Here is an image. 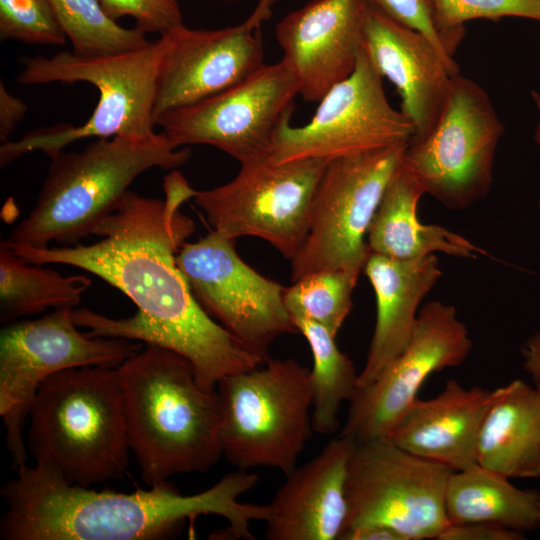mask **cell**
<instances>
[{
	"instance_id": "6da1fadb",
	"label": "cell",
	"mask_w": 540,
	"mask_h": 540,
	"mask_svg": "<svg viewBox=\"0 0 540 540\" xmlns=\"http://www.w3.org/2000/svg\"><path fill=\"white\" fill-rule=\"evenodd\" d=\"M164 199L128 190L96 225L91 244L11 249L34 264H65L88 271L120 290L137 312L114 319L86 307L72 309L90 337L122 338L164 347L193 365L206 389L225 376L265 363L209 316L192 294L177 253L194 231L181 206L195 189L178 171L164 178Z\"/></svg>"
},
{
	"instance_id": "7a4b0ae2",
	"label": "cell",
	"mask_w": 540,
	"mask_h": 540,
	"mask_svg": "<svg viewBox=\"0 0 540 540\" xmlns=\"http://www.w3.org/2000/svg\"><path fill=\"white\" fill-rule=\"evenodd\" d=\"M258 482V476L238 470L212 487L183 495L170 482L132 493L96 491L69 484L55 470L27 464L6 482L1 496L6 509L0 520L1 540H164L189 522L194 533L200 515L227 520L222 539L253 540L252 520L266 521L269 506L239 501Z\"/></svg>"
},
{
	"instance_id": "3957f363",
	"label": "cell",
	"mask_w": 540,
	"mask_h": 540,
	"mask_svg": "<svg viewBox=\"0 0 540 540\" xmlns=\"http://www.w3.org/2000/svg\"><path fill=\"white\" fill-rule=\"evenodd\" d=\"M130 450L156 486L183 473H206L223 456L222 404L200 385L192 363L147 344L118 367Z\"/></svg>"
},
{
	"instance_id": "277c9868",
	"label": "cell",
	"mask_w": 540,
	"mask_h": 540,
	"mask_svg": "<svg viewBox=\"0 0 540 540\" xmlns=\"http://www.w3.org/2000/svg\"><path fill=\"white\" fill-rule=\"evenodd\" d=\"M191 150L175 148L163 132L151 138H98L80 151L51 157L37 200L1 244L45 248L77 244L117 205L145 171L174 169L188 162Z\"/></svg>"
},
{
	"instance_id": "5b68a950",
	"label": "cell",
	"mask_w": 540,
	"mask_h": 540,
	"mask_svg": "<svg viewBox=\"0 0 540 540\" xmlns=\"http://www.w3.org/2000/svg\"><path fill=\"white\" fill-rule=\"evenodd\" d=\"M117 367H75L42 382L25 438L35 464L82 487L123 478L131 450Z\"/></svg>"
},
{
	"instance_id": "8992f818",
	"label": "cell",
	"mask_w": 540,
	"mask_h": 540,
	"mask_svg": "<svg viewBox=\"0 0 540 540\" xmlns=\"http://www.w3.org/2000/svg\"><path fill=\"white\" fill-rule=\"evenodd\" d=\"M169 46L168 33L146 47L117 55L87 58L72 51L51 57H23L17 81L23 85L86 82L99 94L91 116L82 125L57 124L27 132L2 143L0 165L41 151L50 158L86 138L124 137L144 140L156 135L153 111L159 73Z\"/></svg>"
},
{
	"instance_id": "52a82bcc",
	"label": "cell",
	"mask_w": 540,
	"mask_h": 540,
	"mask_svg": "<svg viewBox=\"0 0 540 540\" xmlns=\"http://www.w3.org/2000/svg\"><path fill=\"white\" fill-rule=\"evenodd\" d=\"M222 455L238 470L270 467L289 475L310 439L311 371L293 359L270 358L222 378Z\"/></svg>"
},
{
	"instance_id": "ba28073f",
	"label": "cell",
	"mask_w": 540,
	"mask_h": 540,
	"mask_svg": "<svg viewBox=\"0 0 540 540\" xmlns=\"http://www.w3.org/2000/svg\"><path fill=\"white\" fill-rule=\"evenodd\" d=\"M72 308L34 320L11 322L0 332V416L11 466L26 465L24 426L38 388L60 371L92 365L119 366L143 346L137 341L90 337L78 330Z\"/></svg>"
},
{
	"instance_id": "9c48e42d",
	"label": "cell",
	"mask_w": 540,
	"mask_h": 540,
	"mask_svg": "<svg viewBox=\"0 0 540 540\" xmlns=\"http://www.w3.org/2000/svg\"><path fill=\"white\" fill-rule=\"evenodd\" d=\"M408 142L340 157L327 163L316 187L308 234L291 259L292 282L323 270L360 274L365 237Z\"/></svg>"
},
{
	"instance_id": "30bf717a",
	"label": "cell",
	"mask_w": 540,
	"mask_h": 540,
	"mask_svg": "<svg viewBox=\"0 0 540 540\" xmlns=\"http://www.w3.org/2000/svg\"><path fill=\"white\" fill-rule=\"evenodd\" d=\"M452 472L388 437L357 442L348 464L344 530L383 525L406 540L438 539L449 525L445 492Z\"/></svg>"
},
{
	"instance_id": "8fae6325",
	"label": "cell",
	"mask_w": 540,
	"mask_h": 540,
	"mask_svg": "<svg viewBox=\"0 0 540 540\" xmlns=\"http://www.w3.org/2000/svg\"><path fill=\"white\" fill-rule=\"evenodd\" d=\"M504 125L487 92L460 73L452 76L440 118L422 140L408 143L404 160L425 194L464 209L488 194Z\"/></svg>"
},
{
	"instance_id": "7c38bea8",
	"label": "cell",
	"mask_w": 540,
	"mask_h": 540,
	"mask_svg": "<svg viewBox=\"0 0 540 540\" xmlns=\"http://www.w3.org/2000/svg\"><path fill=\"white\" fill-rule=\"evenodd\" d=\"M328 162L260 158L241 164L226 184L195 190L192 199L213 230L235 240L261 238L291 260L308 234L313 196Z\"/></svg>"
},
{
	"instance_id": "4fadbf2b",
	"label": "cell",
	"mask_w": 540,
	"mask_h": 540,
	"mask_svg": "<svg viewBox=\"0 0 540 540\" xmlns=\"http://www.w3.org/2000/svg\"><path fill=\"white\" fill-rule=\"evenodd\" d=\"M298 95L296 77L282 58L215 96L162 115L156 126L175 148L210 145L243 164L268 157Z\"/></svg>"
},
{
	"instance_id": "5bb4252c",
	"label": "cell",
	"mask_w": 540,
	"mask_h": 540,
	"mask_svg": "<svg viewBox=\"0 0 540 540\" xmlns=\"http://www.w3.org/2000/svg\"><path fill=\"white\" fill-rule=\"evenodd\" d=\"M176 259L203 310L264 362L278 337L298 332L284 303L285 287L246 264L235 239L212 230L185 242Z\"/></svg>"
},
{
	"instance_id": "9a60e30c",
	"label": "cell",
	"mask_w": 540,
	"mask_h": 540,
	"mask_svg": "<svg viewBox=\"0 0 540 540\" xmlns=\"http://www.w3.org/2000/svg\"><path fill=\"white\" fill-rule=\"evenodd\" d=\"M413 134V123L389 103L383 78L362 48L354 72L326 93L309 122L279 129L268 159L331 161L409 142Z\"/></svg>"
},
{
	"instance_id": "2e32d148",
	"label": "cell",
	"mask_w": 540,
	"mask_h": 540,
	"mask_svg": "<svg viewBox=\"0 0 540 540\" xmlns=\"http://www.w3.org/2000/svg\"><path fill=\"white\" fill-rule=\"evenodd\" d=\"M472 345L453 306L439 301L425 304L405 349L349 401L340 434L357 442L387 437L425 380L434 372L462 364Z\"/></svg>"
},
{
	"instance_id": "e0dca14e",
	"label": "cell",
	"mask_w": 540,
	"mask_h": 540,
	"mask_svg": "<svg viewBox=\"0 0 540 540\" xmlns=\"http://www.w3.org/2000/svg\"><path fill=\"white\" fill-rule=\"evenodd\" d=\"M168 35L153 111L155 126L162 115L215 96L265 64L261 25L249 17L220 29L183 24Z\"/></svg>"
},
{
	"instance_id": "ac0fdd59",
	"label": "cell",
	"mask_w": 540,
	"mask_h": 540,
	"mask_svg": "<svg viewBox=\"0 0 540 540\" xmlns=\"http://www.w3.org/2000/svg\"><path fill=\"white\" fill-rule=\"evenodd\" d=\"M366 9L364 0H310L277 23L276 41L303 100L319 102L354 72Z\"/></svg>"
},
{
	"instance_id": "d6986e66",
	"label": "cell",
	"mask_w": 540,
	"mask_h": 540,
	"mask_svg": "<svg viewBox=\"0 0 540 540\" xmlns=\"http://www.w3.org/2000/svg\"><path fill=\"white\" fill-rule=\"evenodd\" d=\"M363 49L381 77L396 87L400 110L414 126L408 143L424 139L437 124L457 74L424 34L368 4Z\"/></svg>"
},
{
	"instance_id": "ffe728a7",
	"label": "cell",
	"mask_w": 540,
	"mask_h": 540,
	"mask_svg": "<svg viewBox=\"0 0 540 540\" xmlns=\"http://www.w3.org/2000/svg\"><path fill=\"white\" fill-rule=\"evenodd\" d=\"M356 443L340 434L286 476L268 504L267 540L339 539L347 521L346 479Z\"/></svg>"
},
{
	"instance_id": "44dd1931",
	"label": "cell",
	"mask_w": 540,
	"mask_h": 540,
	"mask_svg": "<svg viewBox=\"0 0 540 540\" xmlns=\"http://www.w3.org/2000/svg\"><path fill=\"white\" fill-rule=\"evenodd\" d=\"M497 389L446 382L434 398H416L387 436L404 450L453 471L478 466V441Z\"/></svg>"
},
{
	"instance_id": "7402d4cb",
	"label": "cell",
	"mask_w": 540,
	"mask_h": 540,
	"mask_svg": "<svg viewBox=\"0 0 540 540\" xmlns=\"http://www.w3.org/2000/svg\"><path fill=\"white\" fill-rule=\"evenodd\" d=\"M363 271L376 295L377 316L358 388L374 382L405 349L415 328L418 307L441 276L434 254L398 260L369 252Z\"/></svg>"
},
{
	"instance_id": "603a6c76",
	"label": "cell",
	"mask_w": 540,
	"mask_h": 540,
	"mask_svg": "<svg viewBox=\"0 0 540 540\" xmlns=\"http://www.w3.org/2000/svg\"><path fill=\"white\" fill-rule=\"evenodd\" d=\"M423 194L421 184L403 157L368 229L369 252L398 260L417 259L435 252L467 258L485 254L484 250L447 228L421 223L417 205Z\"/></svg>"
},
{
	"instance_id": "cb8c5ba5",
	"label": "cell",
	"mask_w": 540,
	"mask_h": 540,
	"mask_svg": "<svg viewBox=\"0 0 540 540\" xmlns=\"http://www.w3.org/2000/svg\"><path fill=\"white\" fill-rule=\"evenodd\" d=\"M478 465L507 478L540 477V397L516 379L497 388L478 441Z\"/></svg>"
},
{
	"instance_id": "d4e9b609",
	"label": "cell",
	"mask_w": 540,
	"mask_h": 540,
	"mask_svg": "<svg viewBox=\"0 0 540 540\" xmlns=\"http://www.w3.org/2000/svg\"><path fill=\"white\" fill-rule=\"evenodd\" d=\"M540 492L519 489L509 478L476 466L453 471L445 492L449 524L495 523L524 532L537 528Z\"/></svg>"
},
{
	"instance_id": "484cf974",
	"label": "cell",
	"mask_w": 540,
	"mask_h": 540,
	"mask_svg": "<svg viewBox=\"0 0 540 540\" xmlns=\"http://www.w3.org/2000/svg\"><path fill=\"white\" fill-rule=\"evenodd\" d=\"M91 286L83 274L63 276L30 263L0 244V322L41 313L47 309L72 308Z\"/></svg>"
},
{
	"instance_id": "4316f807",
	"label": "cell",
	"mask_w": 540,
	"mask_h": 540,
	"mask_svg": "<svg viewBox=\"0 0 540 540\" xmlns=\"http://www.w3.org/2000/svg\"><path fill=\"white\" fill-rule=\"evenodd\" d=\"M291 320L307 340L313 355L311 371L313 430L330 435L340 427L339 412L358 388V376L353 361L341 352L335 336L325 327L308 318L294 315Z\"/></svg>"
},
{
	"instance_id": "83f0119b",
	"label": "cell",
	"mask_w": 540,
	"mask_h": 540,
	"mask_svg": "<svg viewBox=\"0 0 540 540\" xmlns=\"http://www.w3.org/2000/svg\"><path fill=\"white\" fill-rule=\"evenodd\" d=\"M72 52L94 58L146 47L151 41L140 29L126 28L112 19L99 0H50Z\"/></svg>"
},
{
	"instance_id": "f1b7e54d",
	"label": "cell",
	"mask_w": 540,
	"mask_h": 540,
	"mask_svg": "<svg viewBox=\"0 0 540 540\" xmlns=\"http://www.w3.org/2000/svg\"><path fill=\"white\" fill-rule=\"evenodd\" d=\"M358 273L323 270L308 274L285 287L284 303L291 316L308 318L336 337L352 308Z\"/></svg>"
},
{
	"instance_id": "f546056e",
	"label": "cell",
	"mask_w": 540,
	"mask_h": 540,
	"mask_svg": "<svg viewBox=\"0 0 540 540\" xmlns=\"http://www.w3.org/2000/svg\"><path fill=\"white\" fill-rule=\"evenodd\" d=\"M440 31L459 46L470 20L519 17L540 22V0H432Z\"/></svg>"
},
{
	"instance_id": "4dcf8cb0",
	"label": "cell",
	"mask_w": 540,
	"mask_h": 540,
	"mask_svg": "<svg viewBox=\"0 0 540 540\" xmlns=\"http://www.w3.org/2000/svg\"><path fill=\"white\" fill-rule=\"evenodd\" d=\"M0 39L57 46L67 38L50 0H0Z\"/></svg>"
},
{
	"instance_id": "1f68e13d",
	"label": "cell",
	"mask_w": 540,
	"mask_h": 540,
	"mask_svg": "<svg viewBox=\"0 0 540 540\" xmlns=\"http://www.w3.org/2000/svg\"><path fill=\"white\" fill-rule=\"evenodd\" d=\"M396 20L424 34L439 50L455 74L459 66L454 59L458 48L438 28L432 0H364Z\"/></svg>"
},
{
	"instance_id": "d6a6232c",
	"label": "cell",
	"mask_w": 540,
	"mask_h": 540,
	"mask_svg": "<svg viewBox=\"0 0 540 540\" xmlns=\"http://www.w3.org/2000/svg\"><path fill=\"white\" fill-rule=\"evenodd\" d=\"M105 12L115 21L131 17L135 27L159 36L183 25L178 0H99Z\"/></svg>"
},
{
	"instance_id": "836d02e7",
	"label": "cell",
	"mask_w": 540,
	"mask_h": 540,
	"mask_svg": "<svg viewBox=\"0 0 540 540\" xmlns=\"http://www.w3.org/2000/svg\"><path fill=\"white\" fill-rule=\"evenodd\" d=\"M524 532L488 522L449 524L438 540H523Z\"/></svg>"
},
{
	"instance_id": "e575fe53",
	"label": "cell",
	"mask_w": 540,
	"mask_h": 540,
	"mask_svg": "<svg viewBox=\"0 0 540 540\" xmlns=\"http://www.w3.org/2000/svg\"><path fill=\"white\" fill-rule=\"evenodd\" d=\"M28 111L26 103L12 95L4 83H0V141H10V136Z\"/></svg>"
},
{
	"instance_id": "d590c367",
	"label": "cell",
	"mask_w": 540,
	"mask_h": 540,
	"mask_svg": "<svg viewBox=\"0 0 540 540\" xmlns=\"http://www.w3.org/2000/svg\"><path fill=\"white\" fill-rule=\"evenodd\" d=\"M338 540H406L398 531L383 525H366L346 529Z\"/></svg>"
},
{
	"instance_id": "8d00e7d4",
	"label": "cell",
	"mask_w": 540,
	"mask_h": 540,
	"mask_svg": "<svg viewBox=\"0 0 540 540\" xmlns=\"http://www.w3.org/2000/svg\"><path fill=\"white\" fill-rule=\"evenodd\" d=\"M521 352L525 371L531 377L540 375V330L527 339Z\"/></svg>"
},
{
	"instance_id": "74e56055",
	"label": "cell",
	"mask_w": 540,
	"mask_h": 540,
	"mask_svg": "<svg viewBox=\"0 0 540 540\" xmlns=\"http://www.w3.org/2000/svg\"><path fill=\"white\" fill-rule=\"evenodd\" d=\"M280 0H258L256 7L250 14L249 18L256 24L262 23L270 19L273 6Z\"/></svg>"
},
{
	"instance_id": "f35d334b",
	"label": "cell",
	"mask_w": 540,
	"mask_h": 540,
	"mask_svg": "<svg viewBox=\"0 0 540 540\" xmlns=\"http://www.w3.org/2000/svg\"><path fill=\"white\" fill-rule=\"evenodd\" d=\"M531 97H532V100H533V102L535 104V107H536L538 115H539L538 123H537V126L535 128V132H534V140H535L536 144L540 148V94H539L538 91L533 90L531 92Z\"/></svg>"
},
{
	"instance_id": "ab89813d",
	"label": "cell",
	"mask_w": 540,
	"mask_h": 540,
	"mask_svg": "<svg viewBox=\"0 0 540 540\" xmlns=\"http://www.w3.org/2000/svg\"><path fill=\"white\" fill-rule=\"evenodd\" d=\"M531 378H532V381L534 383V387L537 390V392L539 394V397H540V375H537V376H534V377H531Z\"/></svg>"
},
{
	"instance_id": "60d3db41",
	"label": "cell",
	"mask_w": 540,
	"mask_h": 540,
	"mask_svg": "<svg viewBox=\"0 0 540 540\" xmlns=\"http://www.w3.org/2000/svg\"><path fill=\"white\" fill-rule=\"evenodd\" d=\"M537 528L540 529V504H539V509H538Z\"/></svg>"
}]
</instances>
